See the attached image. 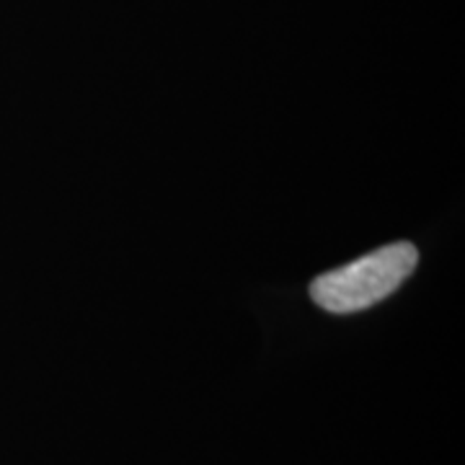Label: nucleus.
Segmentation results:
<instances>
[{
	"instance_id": "f257e3e1",
	"label": "nucleus",
	"mask_w": 465,
	"mask_h": 465,
	"mask_svg": "<svg viewBox=\"0 0 465 465\" xmlns=\"http://www.w3.org/2000/svg\"><path fill=\"white\" fill-rule=\"evenodd\" d=\"M419 264V251L409 241L370 251L351 264L331 269L311 284V298L329 313H360L393 295Z\"/></svg>"
}]
</instances>
